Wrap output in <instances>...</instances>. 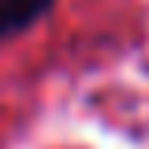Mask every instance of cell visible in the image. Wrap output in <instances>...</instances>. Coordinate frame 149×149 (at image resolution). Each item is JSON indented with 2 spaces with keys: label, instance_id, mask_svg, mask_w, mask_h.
I'll return each instance as SVG.
<instances>
[{
  "label": "cell",
  "instance_id": "obj_1",
  "mask_svg": "<svg viewBox=\"0 0 149 149\" xmlns=\"http://www.w3.org/2000/svg\"><path fill=\"white\" fill-rule=\"evenodd\" d=\"M51 0H0V39H12L28 31L36 20H43Z\"/></svg>",
  "mask_w": 149,
  "mask_h": 149
}]
</instances>
